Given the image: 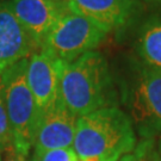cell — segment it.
<instances>
[{"mask_svg": "<svg viewBox=\"0 0 161 161\" xmlns=\"http://www.w3.org/2000/svg\"><path fill=\"white\" fill-rule=\"evenodd\" d=\"M72 12L97 24L108 32L123 26L132 10L131 0H67Z\"/></svg>", "mask_w": 161, "mask_h": 161, "instance_id": "obj_10", "label": "cell"}, {"mask_svg": "<svg viewBox=\"0 0 161 161\" xmlns=\"http://www.w3.org/2000/svg\"><path fill=\"white\" fill-rule=\"evenodd\" d=\"M136 143L131 118L118 108L109 106L78 117L72 148L79 160L119 161Z\"/></svg>", "mask_w": 161, "mask_h": 161, "instance_id": "obj_1", "label": "cell"}, {"mask_svg": "<svg viewBox=\"0 0 161 161\" xmlns=\"http://www.w3.org/2000/svg\"><path fill=\"white\" fill-rule=\"evenodd\" d=\"M119 161H161L154 138H141L135 148Z\"/></svg>", "mask_w": 161, "mask_h": 161, "instance_id": "obj_12", "label": "cell"}, {"mask_svg": "<svg viewBox=\"0 0 161 161\" xmlns=\"http://www.w3.org/2000/svg\"><path fill=\"white\" fill-rule=\"evenodd\" d=\"M78 161H99L98 159H87V160H78Z\"/></svg>", "mask_w": 161, "mask_h": 161, "instance_id": "obj_16", "label": "cell"}, {"mask_svg": "<svg viewBox=\"0 0 161 161\" xmlns=\"http://www.w3.org/2000/svg\"><path fill=\"white\" fill-rule=\"evenodd\" d=\"M52 1H56V3H62L64 0H52ZM64 1H67V0H64Z\"/></svg>", "mask_w": 161, "mask_h": 161, "instance_id": "obj_18", "label": "cell"}, {"mask_svg": "<svg viewBox=\"0 0 161 161\" xmlns=\"http://www.w3.org/2000/svg\"><path fill=\"white\" fill-rule=\"evenodd\" d=\"M73 148H60L50 150H34L31 161H78Z\"/></svg>", "mask_w": 161, "mask_h": 161, "instance_id": "obj_14", "label": "cell"}, {"mask_svg": "<svg viewBox=\"0 0 161 161\" xmlns=\"http://www.w3.org/2000/svg\"><path fill=\"white\" fill-rule=\"evenodd\" d=\"M58 90L64 104L76 117L114 106L109 64L99 52L64 62Z\"/></svg>", "mask_w": 161, "mask_h": 161, "instance_id": "obj_2", "label": "cell"}, {"mask_svg": "<svg viewBox=\"0 0 161 161\" xmlns=\"http://www.w3.org/2000/svg\"><path fill=\"white\" fill-rule=\"evenodd\" d=\"M35 50L34 42L18 22L10 1L0 0V75Z\"/></svg>", "mask_w": 161, "mask_h": 161, "instance_id": "obj_9", "label": "cell"}, {"mask_svg": "<svg viewBox=\"0 0 161 161\" xmlns=\"http://www.w3.org/2000/svg\"><path fill=\"white\" fill-rule=\"evenodd\" d=\"M158 152H159V155H160V159H161V138L160 141H159V143H158Z\"/></svg>", "mask_w": 161, "mask_h": 161, "instance_id": "obj_15", "label": "cell"}, {"mask_svg": "<svg viewBox=\"0 0 161 161\" xmlns=\"http://www.w3.org/2000/svg\"><path fill=\"white\" fill-rule=\"evenodd\" d=\"M0 161H3V153H1V150H0Z\"/></svg>", "mask_w": 161, "mask_h": 161, "instance_id": "obj_19", "label": "cell"}, {"mask_svg": "<svg viewBox=\"0 0 161 161\" xmlns=\"http://www.w3.org/2000/svg\"><path fill=\"white\" fill-rule=\"evenodd\" d=\"M8 161H22V160H19V159H17V158H13V159H10Z\"/></svg>", "mask_w": 161, "mask_h": 161, "instance_id": "obj_17", "label": "cell"}, {"mask_svg": "<svg viewBox=\"0 0 161 161\" xmlns=\"http://www.w3.org/2000/svg\"><path fill=\"white\" fill-rule=\"evenodd\" d=\"M28 58L8 67L0 75V93L11 127L16 158L25 161L34 146L38 114L26 79Z\"/></svg>", "mask_w": 161, "mask_h": 161, "instance_id": "obj_3", "label": "cell"}, {"mask_svg": "<svg viewBox=\"0 0 161 161\" xmlns=\"http://www.w3.org/2000/svg\"><path fill=\"white\" fill-rule=\"evenodd\" d=\"M106 35L97 24L68 8L58 18L41 49L62 62H72L93 52Z\"/></svg>", "mask_w": 161, "mask_h": 161, "instance_id": "obj_4", "label": "cell"}, {"mask_svg": "<svg viewBox=\"0 0 161 161\" xmlns=\"http://www.w3.org/2000/svg\"><path fill=\"white\" fill-rule=\"evenodd\" d=\"M64 62L38 49L28 58L26 79L34 96L38 123L41 117L60 97V75Z\"/></svg>", "mask_w": 161, "mask_h": 161, "instance_id": "obj_6", "label": "cell"}, {"mask_svg": "<svg viewBox=\"0 0 161 161\" xmlns=\"http://www.w3.org/2000/svg\"><path fill=\"white\" fill-rule=\"evenodd\" d=\"M78 117L74 116L58 97L41 117L34 140V150L70 148L73 146Z\"/></svg>", "mask_w": 161, "mask_h": 161, "instance_id": "obj_8", "label": "cell"}, {"mask_svg": "<svg viewBox=\"0 0 161 161\" xmlns=\"http://www.w3.org/2000/svg\"><path fill=\"white\" fill-rule=\"evenodd\" d=\"M136 49L144 67L161 70V18H153L143 24Z\"/></svg>", "mask_w": 161, "mask_h": 161, "instance_id": "obj_11", "label": "cell"}, {"mask_svg": "<svg viewBox=\"0 0 161 161\" xmlns=\"http://www.w3.org/2000/svg\"><path fill=\"white\" fill-rule=\"evenodd\" d=\"M131 121L142 138L161 134V70L142 68L132 92Z\"/></svg>", "mask_w": 161, "mask_h": 161, "instance_id": "obj_5", "label": "cell"}, {"mask_svg": "<svg viewBox=\"0 0 161 161\" xmlns=\"http://www.w3.org/2000/svg\"><path fill=\"white\" fill-rule=\"evenodd\" d=\"M18 22L34 42L36 50L42 48L48 34L58 18L68 10L67 3L52 0H8Z\"/></svg>", "mask_w": 161, "mask_h": 161, "instance_id": "obj_7", "label": "cell"}, {"mask_svg": "<svg viewBox=\"0 0 161 161\" xmlns=\"http://www.w3.org/2000/svg\"><path fill=\"white\" fill-rule=\"evenodd\" d=\"M0 150L3 154L5 153L8 160L16 158L11 127H10V122H8V117H7V112H6L1 93H0Z\"/></svg>", "mask_w": 161, "mask_h": 161, "instance_id": "obj_13", "label": "cell"}]
</instances>
